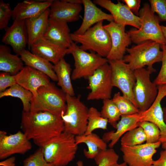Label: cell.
I'll return each instance as SVG.
<instances>
[{
  "instance_id": "obj_6",
  "label": "cell",
  "mask_w": 166,
  "mask_h": 166,
  "mask_svg": "<svg viewBox=\"0 0 166 166\" xmlns=\"http://www.w3.org/2000/svg\"><path fill=\"white\" fill-rule=\"evenodd\" d=\"M160 48L159 43L147 40L130 48H127L126 51L128 54L124 55L123 60L133 71L146 65L153 68L154 64L162 61L163 52Z\"/></svg>"
},
{
  "instance_id": "obj_5",
  "label": "cell",
  "mask_w": 166,
  "mask_h": 166,
  "mask_svg": "<svg viewBox=\"0 0 166 166\" xmlns=\"http://www.w3.org/2000/svg\"><path fill=\"white\" fill-rule=\"evenodd\" d=\"M103 21L100 22L83 34L71 33L73 42L81 44L79 47L86 51L90 50L101 57L106 58L111 48L110 35L104 27Z\"/></svg>"
},
{
  "instance_id": "obj_18",
  "label": "cell",
  "mask_w": 166,
  "mask_h": 166,
  "mask_svg": "<svg viewBox=\"0 0 166 166\" xmlns=\"http://www.w3.org/2000/svg\"><path fill=\"white\" fill-rule=\"evenodd\" d=\"M17 83L30 91L33 97L37 95L38 89L48 85L50 78L44 73L26 65L16 75Z\"/></svg>"
},
{
  "instance_id": "obj_22",
  "label": "cell",
  "mask_w": 166,
  "mask_h": 166,
  "mask_svg": "<svg viewBox=\"0 0 166 166\" xmlns=\"http://www.w3.org/2000/svg\"><path fill=\"white\" fill-rule=\"evenodd\" d=\"M67 49L43 37L32 45L30 50L33 53L55 65L64 58Z\"/></svg>"
},
{
  "instance_id": "obj_28",
  "label": "cell",
  "mask_w": 166,
  "mask_h": 166,
  "mask_svg": "<svg viewBox=\"0 0 166 166\" xmlns=\"http://www.w3.org/2000/svg\"><path fill=\"white\" fill-rule=\"evenodd\" d=\"M76 144L85 143L87 146L88 149H84L83 153L87 158L94 159L101 151L106 150L107 143L97 134L92 133L90 134L75 136Z\"/></svg>"
},
{
  "instance_id": "obj_44",
  "label": "cell",
  "mask_w": 166,
  "mask_h": 166,
  "mask_svg": "<svg viewBox=\"0 0 166 166\" xmlns=\"http://www.w3.org/2000/svg\"><path fill=\"white\" fill-rule=\"evenodd\" d=\"M16 157L12 156L6 158L0 162L1 166H15Z\"/></svg>"
},
{
  "instance_id": "obj_19",
  "label": "cell",
  "mask_w": 166,
  "mask_h": 166,
  "mask_svg": "<svg viewBox=\"0 0 166 166\" xmlns=\"http://www.w3.org/2000/svg\"><path fill=\"white\" fill-rule=\"evenodd\" d=\"M49 18L66 23L75 22L80 18L81 4L68 0H53L50 7Z\"/></svg>"
},
{
  "instance_id": "obj_16",
  "label": "cell",
  "mask_w": 166,
  "mask_h": 166,
  "mask_svg": "<svg viewBox=\"0 0 166 166\" xmlns=\"http://www.w3.org/2000/svg\"><path fill=\"white\" fill-rule=\"evenodd\" d=\"M165 96L166 92L164 91L159 90L156 99L150 108L145 111L140 112L139 118L140 122L145 121L152 122L158 128L160 132L159 141L164 149H166V123L164 119L161 102Z\"/></svg>"
},
{
  "instance_id": "obj_41",
  "label": "cell",
  "mask_w": 166,
  "mask_h": 166,
  "mask_svg": "<svg viewBox=\"0 0 166 166\" xmlns=\"http://www.w3.org/2000/svg\"><path fill=\"white\" fill-rule=\"evenodd\" d=\"M16 83V75H13L4 72L0 73V93Z\"/></svg>"
},
{
  "instance_id": "obj_36",
  "label": "cell",
  "mask_w": 166,
  "mask_h": 166,
  "mask_svg": "<svg viewBox=\"0 0 166 166\" xmlns=\"http://www.w3.org/2000/svg\"><path fill=\"white\" fill-rule=\"evenodd\" d=\"M139 126L142 128L146 135V143H153L159 141L160 131L154 123L147 121L141 122Z\"/></svg>"
},
{
  "instance_id": "obj_9",
  "label": "cell",
  "mask_w": 166,
  "mask_h": 166,
  "mask_svg": "<svg viewBox=\"0 0 166 166\" xmlns=\"http://www.w3.org/2000/svg\"><path fill=\"white\" fill-rule=\"evenodd\" d=\"M66 52L71 54L74 59L75 68L71 74L73 81L81 78L88 79L100 67L109 62L106 58L94 52L89 53L81 49L74 42Z\"/></svg>"
},
{
  "instance_id": "obj_35",
  "label": "cell",
  "mask_w": 166,
  "mask_h": 166,
  "mask_svg": "<svg viewBox=\"0 0 166 166\" xmlns=\"http://www.w3.org/2000/svg\"><path fill=\"white\" fill-rule=\"evenodd\" d=\"M119 109L121 115L138 113L139 110L128 99L118 92L114 94L112 99Z\"/></svg>"
},
{
  "instance_id": "obj_27",
  "label": "cell",
  "mask_w": 166,
  "mask_h": 166,
  "mask_svg": "<svg viewBox=\"0 0 166 166\" xmlns=\"http://www.w3.org/2000/svg\"><path fill=\"white\" fill-rule=\"evenodd\" d=\"M18 54L13 55L10 48L4 45H0V70L16 75L24 67V64Z\"/></svg>"
},
{
  "instance_id": "obj_23",
  "label": "cell",
  "mask_w": 166,
  "mask_h": 166,
  "mask_svg": "<svg viewBox=\"0 0 166 166\" xmlns=\"http://www.w3.org/2000/svg\"><path fill=\"white\" fill-rule=\"evenodd\" d=\"M84 7V16L81 24L74 33L81 34L85 33L93 25L104 20L113 21L111 14H107L97 7L91 0H82Z\"/></svg>"
},
{
  "instance_id": "obj_39",
  "label": "cell",
  "mask_w": 166,
  "mask_h": 166,
  "mask_svg": "<svg viewBox=\"0 0 166 166\" xmlns=\"http://www.w3.org/2000/svg\"><path fill=\"white\" fill-rule=\"evenodd\" d=\"M152 11L156 13L159 21H166V0H150Z\"/></svg>"
},
{
  "instance_id": "obj_43",
  "label": "cell",
  "mask_w": 166,
  "mask_h": 166,
  "mask_svg": "<svg viewBox=\"0 0 166 166\" xmlns=\"http://www.w3.org/2000/svg\"><path fill=\"white\" fill-rule=\"evenodd\" d=\"M152 166H166V149L160 152L159 158L153 160Z\"/></svg>"
},
{
  "instance_id": "obj_31",
  "label": "cell",
  "mask_w": 166,
  "mask_h": 166,
  "mask_svg": "<svg viewBox=\"0 0 166 166\" xmlns=\"http://www.w3.org/2000/svg\"><path fill=\"white\" fill-rule=\"evenodd\" d=\"M108 123V120L102 117L101 112L97 109L91 107L89 109L88 124L84 134L87 135L91 133L97 129L106 130Z\"/></svg>"
},
{
  "instance_id": "obj_29",
  "label": "cell",
  "mask_w": 166,
  "mask_h": 166,
  "mask_svg": "<svg viewBox=\"0 0 166 166\" xmlns=\"http://www.w3.org/2000/svg\"><path fill=\"white\" fill-rule=\"evenodd\" d=\"M53 70L57 78V85L66 94L74 96L75 94L71 81L72 69L70 64L63 58L54 65Z\"/></svg>"
},
{
  "instance_id": "obj_3",
  "label": "cell",
  "mask_w": 166,
  "mask_h": 166,
  "mask_svg": "<svg viewBox=\"0 0 166 166\" xmlns=\"http://www.w3.org/2000/svg\"><path fill=\"white\" fill-rule=\"evenodd\" d=\"M30 111H45L61 117L66 109V94L52 83L39 88L31 101Z\"/></svg>"
},
{
  "instance_id": "obj_17",
  "label": "cell",
  "mask_w": 166,
  "mask_h": 166,
  "mask_svg": "<svg viewBox=\"0 0 166 166\" xmlns=\"http://www.w3.org/2000/svg\"><path fill=\"white\" fill-rule=\"evenodd\" d=\"M25 20H14L12 25L5 30L2 40V42L10 45L13 51L19 55L26 49L28 45V36Z\"/></svg>"
},
{
  "instance_id": "obj_40",
  "label": "cell",
  "mask_w": 166,
  "mask_h": 166,
  "mask_svg": "<svg viewBox=\"0 0 166 166\" xmlns=\"http://www.w3.org/2000/svg\"><path fill=\"white\" fill-rule=\"evenodd\" d=\"M163 52L162 65L160 70L153 82L156 85L166 84V45H161Z\"/></svg>"
},
{
  "instance_id": "obj_37",
  "label": "cell",
  "mask_w": 166,
  "mask_h": 166,
  "mask_svg": "<svg viewBox=\"0 0 166 166\" xmlns=\"http://www.w3.org/2000/svg\"><path fill=\"white\" fill-rule=\"evenodd\" d=\"M23 166H55L48 162L45 160L42 147L39 148L33 154L26 158L23 161Z\"/></svg>"
},
{
  "instance_id": "obj_14",
  "label": "cell",
  "mask_w": 166,
  "mask_h": 166,
  "mask_svg": "<svg viewBox=\"0 0 166 166\" xmlns=\"http://www.w3.org/2000/svg\"><path fill=\"white\" fill-rule=\"evenodd\" d=\"M103 26L110 35L112 43L111 49L106 58L108 60H122L127 48L132 42L125 32V26L112 21Z\"/></svg>"
},
{
  "instance_id": "obj_12",
  "label": "cell",
  "mask_w": 166,
  "mask_h": 166,
  "mask_svg": "<svg viewBox=\"0 0 166 166\" xmlns=\"http://www.w3.org/2000/svg\"><path fill=\"white\" fill-rule=\"evenodd\" d=\"M161 145L159 141L153 143L133 146H121L124 162L128 166H152L153 156Z\"/></svg>"
},
{
  "instance_id": "obj_42",
  "label": "cell",
  "mask_w": 166,
  "mask_h": 166,
  "mask_svg": "<svg viewBox=\"0 0 166 166\" xmlns=\"http://www.w3.org/2000/svg\"><path fill=\"white\" fill-rule=\"evenodd\" d=\"M131 11L135 15L138 16L141 1L140 0H123Z\"/></svg>"
},
{
  "instance_id": "obj_25",
  "label": "cell",
  "mask_w": 166,
  "mask_h": 166,
  "mask_svg": "<svg viewBox=\"0 0 166 166\" xmlns=\"http://www.w3.org/2000/svg\"><path fill=\"white\" fill-rule=\"evenodd\" d=\"M49 12V8L40 15L25 20L29 50L33 44L43 37L48 24Z\"/></svg>"
},
{
  "instance_id": "obj_8",
  "label": "cell",
  "mask_w": 166,
  "mask_h": 166,
  "mask_svg": "<svg viewBox=\"0 0 166 166\" xmlns=\"http://www.w3.org/2000/svg\"><path fill=\"white\" fill-rule=\"evenodd\" d=\"M156 71L154 69L142 68L134 71L136 83L133 95L136 107L140 112L145 111L152 105L158 93L157 86L150 79V74Z\"/></svg>"
},
{
  "instance_id": "obj_32",
  "label": "cell",
  "mask_w": 166,
  "mask_h": 166,
  "mask_svg": "<svg viewBox=\"0 0 166 166\" xmlns=\"http://www.w3.org/2000/svg\"><path fill=\"white\" fill-rule=\"evenodd\" d=\"M102 117L108 120V122L116 129L121 114L117 106L111 99L103 100V106L101 111Z\"/></svg>"
},
{
  "instance_id": "obj_30",
  "label": "cell",
  "mask_w": 166,
  "mask_h": 166,
  "mask_svg": "<svg viewBox=\"0 0 166 166\" xmlns=\"http://www.w3.org/2000/svg\"><path fill=\"white\" fill-rule=\"evenodd\" d=\"M11 96L19 98L23 104V111L29 112L31 109V101L33 96L32 93L16 83L4 91L0 93V98Z\"/></svg>"
},
{
  "instance_id": "obj_45",
  "label": "cell",
  "mask_w": 166,
  "mask_h": 166,
  "mask_svg": "<svg viewBox=\"0 0 166 166\" xmlns=\"http://www.w3.org/2000/svg\"><path fill=\"white\" fill-rule=\"evenodd\" d=\"M160 28L163 35L166 40V26L161 25L160 26Z\"/></svg>"
},
{
  "instance_id": "obj_21",
  "label": "cell",
  "mask_w": 166,
  "mask_h": 166,
  "mask_svg": "<svg viewBox=\"0 0 166 166\" xmlns=\"http://www.w3.org/2000/svg\"><path fill=\"white\" fill-rule=\"evenodd\" d=\"M67 23L49 18L43 37L46 40L66 49L73 43Z\"/></svg>"
},
{
  "instance_id": "obj_46",
  "label": "cell",
  "mask_w": 166,
  "mask_h": 166,
  "mask_svg": "<svg viewBox=\"0 0 166 166\" xmlns=\"http://www.w3.org/2000/svg\"><path fill=\"white\" fill-rule=\"evenodd\" d=\"M111 166H128L127 164L124 162H123L121 163L118 164L117 163Z\"/></svg>"
},
{
  "instance_id": "obj_33",
  "label": "cell",
  "mask_w": 166,
  "mask_h": 166,
  "mask_svg": "<svg viewBox=\"0 0 166 166\" xmlns=\"http://www.w3.org/2000/svg\"><path fill=\"white\" fill-rule=\"evenodd\" d=\"M146 136L142 128L139 126L130 130L121 138V146H133L146 142Z\"/></svg>"
},
{
  "instance_id": "obj_34",
  "label": "cell",
  "mask_w": 166,
  "mask_h": 166,
  "mask_svg": "<svg viewBox=\"0 0 166 166\" xmlns=\"http://www.w3.org/2000/svg\"><path fill=\"white\" fill-rule=\"evenodd\" d=\"M119 156L113 148L101 151L94 158L97 166H111L117 163ZM77 166H83V162L78 161Z\"/></svg>"
},
{
  "instance_id": "obj_1",
  "label": "cell",
  "mask_w": 166,
  "mask_h": 166,
  "mask_svg": "<svg viewBox=\"0 0 166 166\" xmlns=\"http://www.w3.org/2000/svg\"><path fill=\"white\" fill-rule=\"evenodd\" d=\"M21 127L27 138L39 147L64 131L61 117L45 111H22Z\"/></svg>"
},
{
  "instance_id": "obj_11",
  "label": "cell",
  "mask_w": 166,
  "mask_h": 166,
  "mask_svg": "<svg viewBox=\"0 0 166 166\" xmlns=\"http://www.w3.org/2000/svg\"><path fill=\"white\" fill-rule=\"evenodd\" d=\"M108 61L112 69L113 86L119 88L123 95L136 107L133 92L136 81L134 71L123 59Z\"/></svg>"
},
{
  "instance_id": "obj_2",
  "label": "cell",
  "mask_w": 166,
  "mask_h": 166,
  "mask_svg": "<svg viewBox=\"0 0 166 166\" xmlns=\"http://www.w3.org/2000/svg\"><path fill=\"white\" fill-rule=\"evenodd\" d=\"M42 148L45 160L55 166L67 165L75 157L78 148L75 136L65 132Z\"/></svg>"
},
{
  "instance_id": "obj_15",
  "label": "cell",
  "mask_w": 166,
  "mask_h": 166,
  "mask_svg": "<svg viewBox=\"0 0 166 166\" xmlns=\"http://www.w3.org/2000/svg\"><path fill=\"white\" fill-rule=\"evenodd\" d=\"M95 4L108 10L112 15L113 22L117 24L130 25L139 29L141 26L140 17L131 11L126 5L118 1L114 3L109 0H94Z\"/></svg>"
},
{
  "instance_id": "obj_7",
  "label": "cell",
  "mask_w": 166,
  "mask_h": 166,
  "mask_svg": "<svg viewBox=\"0 0 166 166\" xmlns=\"http://www.w3.org/2000/svg\"><path fill=\"white\" fill-rule=\"evenodd\" d=\"M66 94L67 107L61 118L64 124V132L75 136L84 134L87 129L89 109L77 97Z\"/></svg>"
},
{
  "instance_id": "obj_20",
  "label": "cell",
  "mask_w": 166,
  "mask_h": 166,
  "mask_svg": "<svg viewBox=\"0 0 166 166\" xmlns=\"http://www.w3.org/2000/svg\"><path fill=\"white\" fill-rule=\"evenodd\" d=\"M53 0H26L18 3L13 10L14 20H25L37 17L49 8Z\"/></svg>"
},
{
  "instance_id": "obj_13",
  "label": "cell",
  "mask_w": 166,
  "mask_h": 166,
  "mask_svg": "<svg viewBox=\"0 0 166 166\" xmlns=\"http://www.w3.org/2000/svg\"><path fill=\"white\" fill-rule=\"evenodd\" d=\"M23 132L18 131L9 135L0 131V159H6L15 154L24 155L30 150L32 145Z\"/></svg>"
},
{
  "instance_id": "obj_47",
  "label": "cell",
  "mask_w": 166,
  "mask_h": 166,
  "mask_svg": "<svg viewBox=\"0 0 166 166\" xmlns=\"http://www.w3.org/2000/svg\"><path fill=\"white\" fill-rule=\"evenodd\" d=\"M163 111L164 120L166 123V107H164L163 108Z\"/></svg>"
},
{
  "instance_id": "obj_26",
  "label": "cell",
  "mask_w": 166,
  "mask_h": 166,
  "mask_svg": "<svg viewBox=\"0 0 166 166\" xmlns=\"http://www.w3.org/2000/svg\"><path fill=\"white\" fill-rule=\"evenodd\" d=\"M19 55L26 66L44 73L53 81H57V75L53 70V65L51 62L26 49L21 52Z\"/></svg>"
},
{
  "instance_id": "obj_38",
  "label": "cell",
  "mask_w": 166,
  "mask_h": 166,
  "mask_svg": "<svg viewBox=\"0 0 166 166\" xmlns=\"http://www.w3.org/2000/svg\"><path fill=\"white\" fill-rule=\"evenodd\" d=\"M13 10L9 4L0 1V30H5L7 27L11 17H12Z\"/></svg>"
},
{
  "instance_id": "obj_24",
  "label": "cell",
  "mask_w": 166,
  "mask_h": 166,
  "mask_svg": "<svg viewBox=\"0 0 166 166\" xmlns=\"http://www.w3.org/2000/svg\"><path fill=\"white\" fill-rule=\"evenodd\" d=\"M139 113L127 115H121L117 125L116 130L105 132L102 139L106 143L110 141L109 144L110 148H113L119 140L127 132L139 126Z\"/></svg>"
},
{
  "instance_id": "obj_4",
  "label": "cell",
  "mask_w": 166,
  "mask_h": 166,
  "mask_svg": "<svg viewBox=\"0 0 166 166\" xmlns=\"http://www.w3.org/2000/svg\"><path fill=\"white\" fill-rule=\"evenodd\" d=\"M138 16L140 19V28L137 29H132L126 32L132 42L138 44L150 40L161 45H166V40L162 34L158 16L152 11L148 3L144 4L139 10Z\"/></svg>"
},
{
  "instance_id": "obj_10",
  "label": "cell",
  "mask_w": 166,
  "mask_h": 166,
  "mask_svg": "<svg viewBox=\"0 0 166 166\" xmlns=\"http://www.w3.org/2000/svg\"><path fill=\"white\" fill-rule=\"evenodd\" d=\"M87 88L91 90L88 100L111 99L113 87L111 67L108 62L100 67L88 79Z\"/></svg>"
}]
</instances>
